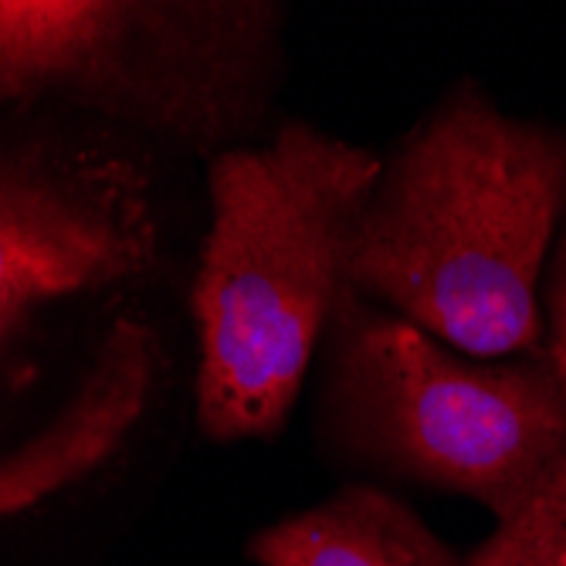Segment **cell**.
<instances>
[{
    "label": "cell",
    "mask_w": 566,
    "mask_h": 566,
    "mask_svg": "<svg viewBox=\"0 0 566 566\" xmlns=\"http://www.w3.org/2000/svg\"><path fill=\"white\" fill-rule=\"evenodd\" d=\"M563 211L566 136L461 88L380 170L346 285L472 356L533 353L539 269Z\"/></svg>",
    "instance_id": "cell-1"
},
{
    "label": "cell",
    "mask_w": 566,
    "mask_h": 566,
    "mask_svg": "<svg viewBox=\"0 0 566 566\" xmlns=\"http://www.w3.org/2000/svg\"><path fill=\"white\" fill-rule=\"evenodd\" d=\"M380 160L308 123L211 164V231L190 292L200 428L218 441L275 434L346 285L353 228Z\"/></svg>",
    "instance_id": "cell-2"
},
{
    "label": "cell",
    "mask_w": 566,
    "mask_h": 566,
    "mask_svg": "<svg viewBox=\"0 0 566 566\" xmlns=\"http://www.w3.org/2000/svg\"><path fill=\"white\" fill-rule=\"evenodd\" d=\"M326 415L356 454L461 492L502 523L566 465V384L543 356L475 364L346 289Z\"/></svg>",
    "instance_id": "cell-3"
},
{
    "label": "cell",
    "mask_w": 566,
    "mask_h": 566,
    "mask_svg": "<svg viewBox=\"0 0 566 566\" xmlns=\"http://www.w3.org/2000/svg\"><path fill=\"white\" fill-rule=\"evenodd\" d=\"M153 251L157 221L133 164L0 153V336L41 298L139 275Z\"/></svg>",
    "instance_id": "cell-4"
},
{
    "label": "cell",
    "mask_w": 566,
    "mask_h": 566,
    "mask_svg": "<svg viewBox=\"0 0 566 566\" xmlns=\"http://www.w3.org/2000/svg\"><path fill=\"white\" fill-rule=\"evenodd\" d=\"M248 553L259 566H461L415 512L374 485H349L259 533Z\"/></svg>",
    "instance_id": "cell-5"
},
{
    "label": "cell",
    "mask_w": 566,
    "mask_h": 566,
    "mask_svg": "<svg viewBox=\"0 0 566 566\" xmlns=\"http://www.w3.org/2000/svg\"><path fill=\"white\" fill-rule=\"evenodd\" d=\"M461 566H566V465Z\"/></svg>",
    "instance_id": "cell-6"
},
{
    "label": "cell",
    "mask_w": 566,
    "mask_h": 566,
    "mask_svg": "<svg viewBox=\"0 0 566 566\" xmlns=\"http://www.w3.org/2000/svg\"><path fill=\"white\" fill-rule=\"evenodd\" d=\"M549 316H553V336L543 353L556 367L559 380L566 384V231H563V241L556 251L553 282H549Z\"/></svg>",
    "instance_id": "cell-7"
}]
</instances>
